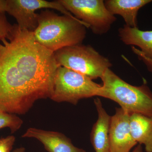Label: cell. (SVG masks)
<instances>
[{
  "mask_svg": "<svg viewBox=\"0 0 152 152\" xmlns=\"http://www.w3.org/2000/svg\"><path fill=\"white\" fill-rule=\"evenodd\" d=\"M58 67L54 53L15 24L0 41V110L23 115L37 101L50 98Z\"/></svg>",
  "mask_w": 152,
  "mask_h": 152,
  "instance_id": "obj_1",
  "label": "cell"
},
{
  "mask_svg": "<svg viewBox=\"0 0 152 152\" xmlns=\"http://www.w3.org/2000/svg\"><path fill=\"white\" fill-rule=\"evenodd\" d=\"M38 23L33 32L35 40L53 53L82 44L86 38V26L75 17L59 15L47 9L38 13Z\"/></svg>",
  "mask_w": 152,
  "mask_h": 152,
  "instance_id": "obj_2",
  "label": "cell"
},
{
  "mask_svg": "<svg viewBox=\"0 0 152 152\" xmlns=\"http://www.w3.org/2000/svg\"><path fill=\"white\" fill-rule=\"evenodd\" d=\"M101 79L103 84L98 96L114 101L129 114L152 117V93L146 85L129 84L110 69Z\"/></svg>",
  "mask_w": 152,
  "mask_h": 152,
  "instance_id": "obj_3",
  "label": "cell"
},
{
  "mask_svg": "<svg viewBox=\"0 0 152 152\" xmlns=\"http://www.w3.org/2000/svg\"><path fill=\"white\" fill-rule=\"evenodd\" d=\"M58 67L63 66L88 77L101 78L112 66L110 60L92 47L82 44L65 47L54 53Z\"/></svg>",
  "mask_w": 152,
  "mask_h": 152,
  "instance_id": "obj_4",
  "label": "cell"
},
{
  "mask_svg": "<svg viewBox=\"0 0 152 152\" xmlns=\"http://www.w3.org/2000/svg\"><path fill=\"white\" fill-rule=\"evenodd\" d=\"M101 86L84 75L59 66L55 73L50 99L75 105L82 99L98 96Z\"/></svg>",
  "mask_w": 152,
  "mask_h": 152,
  "instance_id": "obj_5",
  "label": "cell"
},
{
  "mask_svg": "<svg viewBox=\"0 0 152 152\" xmlns=\"http://www.w3.org/2000/svg\"><path fill=\"white\" fill-rule=\"evenodd\" d=\"M76 18L95 34H106L117 18L107 10L103 0H58Z\"/></svg>",
  "mask_w": 152,
  "mask_h": 152,
  "instance_id": "obj_6",
  "label": "cell"
},
{
  "mask_svg": "<svg viewBox=\"0 0 152 152\" xmlns=\"http://www.w3.org/2000/svg\"><path fill=\"white\" fill-rule=\"evenodd\" d=\"M42 9H53L64 15L74 17L58 0H8L7 12L15 19L20 29L33 32L38 26V13L36 11Z\"/></svg>",
  "mask_w": 152,
  "mask_h": 152,
  "instance_id": "obj_7",
  "label": "cell"
},
{
  "mask_svg": "<svg viewBox=\"0 0 152 152\" xmlns=\"http://www.w3.org/2000/svg\"><path fill=\"white\" fill-rule=\"evenodd\" d=\"M130 115L123 109L117 108L111 117L109 129L111 152H130L137 144L131 134Z\"/></svg>",
  "mask_w": 152,
  "mask_h": 152,
  "instance_id": "obj_8",
  "label": "cell"
},
{
  "mask_svg": "<svg viewBox=\"0 0 152 152\" xmlns=\"http://www.w3.org/2000/svg\"><path fill=\"white\" fill-rule=\"evenodd\" d=\"M22 137L37 139L48 152H86L84 150L74 146L69 139L58 132L30 128Z\"/></svg>",
  "mask_w": 152,
  "mask_h": 152,
  "instance_id": "obj_9",
  "label": "cell"
},
{
  "mask_svg": "<svg viewBox=\"0 0 152 152\" xmlns=\"http://www.w3.org/2000/svg\"><path fill=\"white\" fill-rule=\"evenodd\" d=\"M98 118L91 134V141L96 152H111L109 129L111 116L103 107L99 98L94 99Z\"/></svg>",
  "mask_w": 152,
  "mask_h": 152,
  "instance_id": "obj_10",
  "label": "cell"
},
{
  "mask_svg": "<svg viewBox=\"0 0 152 152\" xmlns=\"http://www.w3.org/2000/svg\"><path fill=\"white\" fill-rule=\"evenodd\" d=\"M152 1L151 0H107L104 1V4L112 15L122 17L126 26L137 28V16L139 10Z\"/></svg>",
  "mask_w": 152,
  "mask_h": 152,
  "instance_id": "obj_11",
  "label": "cell"
},
{
  "mask_svg": "<svg viewBox=\"0 0 152 152\" xmlns=\"http://www.w3.org/2000/svg\"><path fill=\"white\" fill-rule=\"evenodd\" d=\"M118 35L124 43L139 47L144 56L152 59V31H141L125 25L119 29Z\"/></svg>",
  "mask_w": 152,
  "mask_h": 152,
  "instance_id": "obj_12",
  "label": "cell"
},
{
  "mask_svg": "<svg viewBox=\"0 0 152 152\" xmlns=\"http://www.w3.org/2000/svg\"><path fill=\"white\" fill-rule=\"evenodd\" d=\"M131 134L134 140L143 145L145 152H152V117L141 114H130Z\"/></svg>",
  "mask_w": 152,
  "mask_h": 152,
  "instance_id": "obj_13",
  "label": "cell"
},
{
  "mask_svg": "<svg viewBox=\"0 0 152 152\" xmlns=\"http://www.w3.org/2000/svg\"><path fill=\"white\" fill-rule=\"evenodd\" d=\"M23 123V120L16 115L0 110V129L8 128L14 133L21 127Z\"/></svg>",
  "mask_w": 152,
  "mask_h": 152,
  "instance_id": "obj_14",
  "label": "cell"
},
{
  "mask_svg": "<svg viewBox=\"0 0 152 152\" xmlns=\"http://www.w3.org/2000/svg\"><path fill=\"white\" fill-rule=\"evenodd\" d=\"M15 25H12L8 21L5 12H0V41L8 37L12 31Z\"/></svg>",
  "mask_w": 152,
  "mask_h": 152,
  "instance_id": "obj_15",
  "label": "cell"
},
{
  "mask_svg": "<svg viewBox=\"0 0 152 152\" xmlns=\"http://www.w3.org/2000/svg\"><path fill=\"white\" fill-rule=\"evenodd\" d=\"M15 137L14 136H9L0 139V152H10L12 149Z\"/></svg>",
  "mask_w": 152,
  "mask_h": 152,
  "instance_id": "obj_16",
  "label": "cell"
},
{
  "mask_svg": "<svg viewBox=\"0 0 152 152\" xmlns=\"http://www.w3.org/2000/svg\"><path fill=\"white\" fill-rule=\"evenodd\" d=\"M132 50L135 54L140 60H142L146 66L148 70L152 72V59L147 58L141 52L139 49L136 48L134 46H132Z\"/></svg>",
  "mask_w": 152,
  "mask_h": 152,
  "instance_id": "obj_17",
  "label": "cell"
},
{
  "mask_svg": "<svg viewBox=\"0 0 152 152\" xmlns=\"http://www.w3.org/2000/svg\"><path fill=\"white\" fill-rule=\"evenodd\" d=\"M8 0H0V12H7Z\"/></svg>",
  "mask_w": 152,
  "mask_h": 152,
  "instance_id": "obj_18",
  "label": "cell"
},
{
  "mask_svg": "<svg viewBox=\"0 0 152 152\" xmlns=\"http://www.w3.org/2000/svg\"><path fill=\"white\" fill-rule=\"evenodd\" d=\"M132 152H144L142 145L139 144L135 147Z\"/></svg>",
  "mask_w": 152,
  "mask_h": 152,
  "instance_id": "obj_19",
  "label": "cell"
},
{
  "mask_svg": "<svg viewBox=\"0 0 152 152\" xmlns=\"http://www.w3.org/2000/svg\"><path fill=\"white\" fill-rule=\"evenodd\" d=\"M12 152H26V150H25V148H18L14 150Z\"/></svg>",
  "mask_w": 152,
  "mask_h": 152,
  "instance_id": "obj_20",
  "label": "cell"
}]
</instances>
